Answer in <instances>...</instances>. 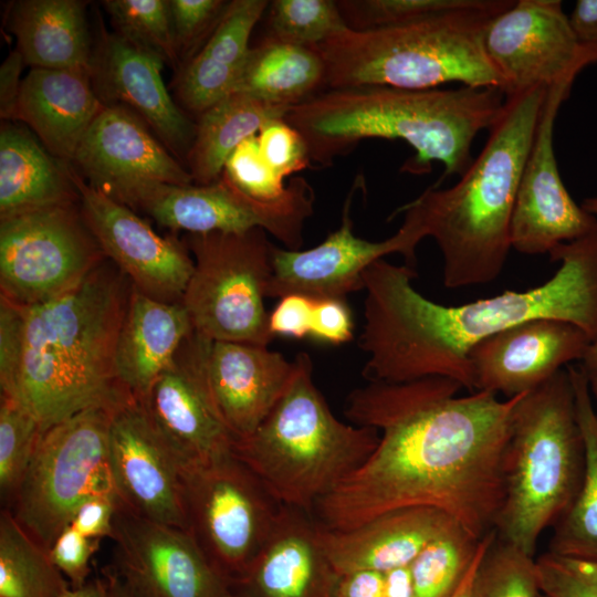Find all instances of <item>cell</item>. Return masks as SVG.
<instances>
[{"instance_id": "14", "label": "cell", "mask_w": 597, "mask_h": 597, "mask_svg": "<svg viewBox=\"0 0 597 597\" xmlns=\"http://www.w3.org/2000/svg\"><path fill=\"white\" fill-rule=\"evenodd\" d=\"M362 184L358 176L343 205L338 229L322 243L303 251L273 245L266 297L301 294L313 300H345L347 294L364 290V272L384 256L400 253L409 266L416 263V248L427 235L419 214L408 203L394 212H405V217L398 231L390 238L373 242L355 235L352 205Z\"/></svg>"}, {"instance_id": "60", "label": "cell", "mask_w": 597, "mask_h": 597, "mask_svg": "<svg viewBox=\"0 0 597 597\" xmlns=\"http://www.w3.org/2000/svg\"><path fill=\"white\" fill-rule=\"evenodd\" d=\"M227 597H248V596L240 593V591L235 593L234 589H231V591L229 593V595Z\"/></svg>"}, {"instance_id": "25", "label": "cell", "mask_w": 597, "mask_h": 597, "mask_svg": "<svg viewBox=\"0 0 597 597\" xmlns=\"http://www.w3.org/2000/svg\"><path fill=\"white\" fill-rule=\"evenodd\" d=\"M338 579L320 544L316 519L283 505L268 541L233 588L248 597H335Z\"/></svg>"}, {"instance_id": "1", "label": "cell", "mask_w": 597, "mask_h": 597, "mask_svg": "<svg viewBox=\"0 0 597 597\" xmlns=\"http://www.w3.org/2000/svg\"><path fill=\"white\" fill-rule=\"evenodd\" d=\"M444 377L369 381L353 390L345 416L379 432L373 453L318 501L313 516L331 530L384 513L433 507L478 540L494 530L504 494V453L521 395L459 397Z\"/></svg>"}, {"instance_id": "21", "label": "cell", "mask_w": 597, "mask_h": 597, "mask_svg": "<svg viewBox=\"0 0 597 597\" xmlns=\"http://www.w3.org/2000/svg\"><path fill=\"white\" fill-rule=\"evenodd\" d=\"M208 341L193 331L140 401L184 468L231 454L237 442L207 384Z\"/></svg>"}, {"instance_id": "45", "label": "cell", "mask_w": 597, "mask_h": 597, "mask_svg": "<svg viewBox=\"0 0 597 597\" xmlns=\"http://www.w3.org/2000/svg\"><path fill=\"white\" fill-rule=\"evenodd\" d=\"M256 139L263 158L283 179L311 164L303 136L285 118L266 124L256 135Z\"/></svg>"}, {"instance_id": "33", "label": "cell", "mask_w": 597, "mask_h": 597, "mask_svg": "<svg viewBox=\"0 0 597 597\" xmlns=\"http://www.w3.org/2000/svg\"><path fill=\"white\" fill-rule=\"evenodd\" d=\"M325 87V65L314 48L264 38L250 48L234 86L266 103L291 108Z\"/></svg>"}, {"instance_id": "41", "label": "cell", "mask_w": 597, "mask_h": 597, "mask_svg": "<svg viewBox=\"0 0 597 597\" xmlns=\"http://www.w3.org/2000/svg\"><path fill=\"white\" fill-rule=\"evenodd\" d=\"M503 0H342L341 13L353 31L397 27L431 15L464 9H484Z\"/></svg>"}, {"instance_id": "35", "label": "cell", "mask_w": 597, "mask_h": 597, "mask_svg": "<svg viewBox=\"0 0 597 597\" xmlns=\"http://www.w3.org/2000/svg\"><path fill=\"white\" fill-rule=\"evenodd\" d=\"M69 588L49 552L4 507L0 515V597H61Z\"/></svg>"}, {"instance_id": "46", "label": "cell", "mask_w": 597, "mask_h": 597, "mask_svg": "<svg viewBox=\"0 0 597 597\" xmlns=\"http://www.w3.org/2000/svg\"><path fill=\"white\" fill-rule=\"evenodd\" d=\"M98 545L100 540L86 537L69 524L56 536L49 554L70 586L80 587L87 582L90 563Z\"/></svg>"}, {"instance_id": "38", "label": "cell", "mask_w": 597, "mask_h": 597, "mask_svg": "<svg viewBox=\"0 0 597 597\" xmlns=\"http://www.w3.org/2000/svg\"><path fill=\"white\" fill-rule=\"evenodd\" d=\"M264 14L265 38L306 48L348 30L333 0H273Z\"/></svg>"}, {"instance_id": "59", "label": "cell", "mask_w": 597, "mask_h": 597, "mask_svg": "<svg viewBox=\"0 0 597 597\" xmlns=\"http://www.w3.org/2000/svg\"><path fill=\"white\" fill-rule=\"evenodd\" d=\"M584 370H585L586 376H587L588 386H589L591 397H594L597 400V368L584 369Z\"/></svg>"}, {"instance_id": "32", "label": "cell", "mask_w": 597, "mask_h": 597, "mask_svg": "<svg viewBox=\"0 0 597 597\" xmlns=\"http://www.w3.org/2000/svg\"><path fill=\"white\" fill-rule=\"evenodd\" d=\"M289 109L234 92L199 114L186 158L193 184L216 181L242 142L256 136L270 122L285 118Z\"/></svg>"}, {"instance_id": "29", "label": "cell", "mask_w": 597, "mask_h": 597, "mask_svg": "<svg viewBox=\"0 0 597 597\" xmlns=\"http://www.w3.org/2000/svg\"><path fill=\"white\" fill-rule=\"evenodd\" d=\"M268 0H232L199 52L177 72L179 104L197 115L233 93L250 51V36Z\"/></svg>"}, {"instance_id": "7", "label": "cell", "mask_w": 597, "mask_h": 597, "mask_svg": "<svg viewBox=\"0 0 597 597\" xmlns=\"http://www.w3.org/2000/svg\"><path fill=\"white\" fill-rule=\"evenodd\" d=\"M271 412L233 453L282 505L311 513L373 453L379 432L337 419L312 378L306 353Z\"/></svg>"}, {"instance_id": "15", "label": "cell", "mask_w": 597, "mask_h": 597, "mask_svg": "<svg viewBox=\"0 0 597 597\" xmlns=\"http://www.w3.org/2000/svg\"><path fill=\"white\" fill-rule=\"evenodd\" d=\"M484 48L505 97L551 87L597 63V45L577 40L559 0L514 1L490 20Z\"/></svg>"}, {"instance_id": "2", "label": "cell", "mask_w": 597, "mask_h": 597, "mask_svg": "<svg viewBox=\"0 0 597 597\" xmlns=\"http://www.w3.org/2000/svg\"><path fill=\"white\" fill-rule=\"evenodd\" d=\"M559 262L544 284L524 292L461 305H442L411 284L409 265L380 259L363 274L364 326L359 346L366 354L368 381L402 383L444 377L474 392L469 360L481 341L535 318L573 323L597 341V224L549 252Z\"/></svg>"}, {"instance_id": "34", "label": "cell", "mask_w": 597, "mask_h": 597, "mask_svg": "<svg viewBox=\"0 0 597 597\" xmlns=\"http://www.w3.org/2000/svg\"><path fill=\"white\" fill-rule=\"evenodd\" d=\"M572 378L578 422L585 444L583 481L574 501L555 523L548 553L597 562V412L585 370L567 366Z\"/></svg>"}, {"instance_id": "55", "label": "cell", "mask_w": 597, "mask_h": 597, "mask_svg": "<svg viewBox=\"0 0 597 597\" xmlns=\"http://www.w3.org/2000/svg\"><path fill=\"white\" fill-rule=\"evenodd\" d=\"M495 535H496V532L493 530L481 540L480 547L473 563L471 564L469 570L467 572L465 576L463 577L460 585L458 586V588L455 589V591L453 593L451 597H470L473 578H474L476 568L479 566V563L483 554L485 553L486 548L489 547L491 542L494 540Z\"/></svg>"}, {"instance_id": "37", "label": "cell", "mask_w": 597, "mask_h": 597, "mask_svg": "<svg viewBox=\"0 0 597 597\" xmlns=\"http://www.w3.org/2000/svg\"><path fill=\"white\" fill-rule=\"evenodd\" d=\"M114 33L158 55L177 72L180 61L174 36L169 0H105Z\"/></svg>"}, {"instance_id": "19", "label": "cell", "mask_w": 597, "mask_h": 597, "mask_svg": "<svg viewBox=\"0 0 597 597\" xmlns=\"http://www.w3.org/2000/svg\"><path fill=\"white\" fill-rule=\"evenodd\" d=\"M576 76L548 87L532 147L523 167L511 221V247L520 253H548L589 232L597 218L577 205L559 175L554 127Z\"/></svg>"}, {"instance_id": "5", "label": "cell", "mask_w": 597, "mask_h": 597, "mask_svg": "<svg viewBox=\"0 0 597 597\" xmlns=\"http://www.w3.org/2000/svg\"><path fill=\"white\" fill-rule=\"evenodd\" d=\"M548 87L505 97L479 156L449 188L429 187L408 202L443 258L448 289L484 284L502 272L511 247V221L524 164Z\"/></svg>"}, {"instance_id": "17", "label": "cell", "mask_w": 597, "mask_h": 597, "mask_svg": "<svg viewBox=\"0 0 597 597\" xmlns=\"http://www.w3.org/2000/svg\"><path fill=\"white\" fill-rule=\"evenodd\" d=\"M112 540L115 574L137 597H227L232 589L188 531L142 517L118 498Z\"/></svg>"}, {"instance_id": "13", "label": "cell", "mask_w": 597, "mask_h": 597, "mask_svg": "<svg viewBox=\"0 0 597 597\" xmlns=\"http://www.w3.org/2000/svg\"><path fill=\"white\" fill-rule=\"evenodd\" d=\"M314 202V189L303 177H294L280 198L261 200L240 190L222 171L208 185L156 186L140 198L135 211L148 214L160 227L187 233H240L259 228L296 251Z\"/></svg>"}, {"instance_id": "58", "label": "cell", "mask_w": 597, "mask_h": 597, "mask_svg": "<svg viewBox=\"0 0 597 597\" xmlns=\"http://www.w3.org/2000/svg\"><path fill=\"white\" fill-rule=\"evenodd\" d=\"M106 584L109 597H137L134 595L116 574H106Z\"/></svg>"}, {"instance_id": "28", "label": "cell", "mask_w": 597, "mask_h": 597, "mask_svg": "<svg viewBox=\"0 0 597 597\" xmlns=\"http://www.w3.org/2000/svg\"><path fill=\"white\" fill-rule=\"evenodd\" d=\"M192 332L181 302L155 300L132 285L115 349L117 378L130 396H147Z\"/></svg>"}, {"instance_id": "9", "label": "cell", "mask_w": 597, "mask_h": 597, "mask_svg": "<svg viewBox=\"0 0 597 597\" xmlns=\"http://www.w3.org/2000/svg\"><path fill=\"white\" fill-rule=\"evenodd\" d=\"M182 242L193 271L181 303L193 331L210 341L269 345L264 298L272 274V248L263 229L187 233Z\"/></svg>"}, {"instance_id": "44", "label": "cell", "mask_w": 597, "mask_h": 597, "mask_svg": "<svg viewBox=\"0 0 597 597\" xmlns=\"http://www.w3.org/2000/svg\"><path fill=\"white\" fill-rule=\"evenodd\" d=\"M541 593L546 597H597V562L546 552L536 559Z\"/></svg>"}, {"instance_id": "18", "label": "cell", "mask_w": 597, "mask_h": 597, "mask_svg": "<svg viewBox=\"0 0 597 597\" xmlns=\"http://www.w3.org/2000/svg\"><path fill=\"white\" fill-rule=\"evenodd\" d=\"M71 172L83 218L105 258L140 293L167 303L181 302L193 271L182 240L158 234L135 210L88 186L72 166Z\"/></svg>"}, {"instance_id": "31", "label": "cell", "mask_w": 597, "mask_h": 597, "mask_svg": "<svg viewBox=\"0 0 597 597\" xmlns=\"http://www.w3.org/2000/svg\"><path fill=\"white\" fill-rule=\"evenodd\" d=\"M86 1L21 0L9 17L17 49L27 65L40 69L87 70L94 51L86 19Z\"/></svg>"}, {"instance_id": "61", "label": "cell", "mask_w": 597, "mask_h": 597, "mask_svg": "<svg viewBox=\"0 0 597 597\" xmlns=\"http://www.w3.org/2000/svg\"><path fill=\"white\" fill-rule=\"evenodd\" d=\"M538 597H546V596L541 593Z\"/></svg>"}, {"instance_id": "36", "label": "cell", "mask_w": 597, "mask_h": 597, "mask_svg": "<svg viewBox=\"0 0 597 597\" xmlns=\"http://www.w3.org/2000/svg\"><path fill=\"white\" fill-rule=\"evenodd\" d=\"M481 540L455 524L431 541L409 565L415 597H451L473 563Z\"/></svg>"}, {"instance_id": "43", "label": "cell", "mask_w": 597, "mask_h": 597, "mask_svg": "<svg viewBox=\"0 0 597 597\" xmlns=\"http://www.w3.org/2000/svg\"><path fill=\"white\" fill-rule=\"evenodd\" d=\"M223 172L240 190L256 199H277L286 190L284 179L263 158L256 136L245 139L234 149Z\"/></svg>"}, {"instance_id": "47", "label": "cell", "mask_w": 597, "mask_h": 597, "mask_svg": "<svg viewBox=\"0 0 597 597\" xmlns=\"http://www.w3.org/2000/svg\"><path fill=\"white\" fill-rule=\"evenodd\" d=\"M23 307L0 296V386L9 394L14 385L22 354Z\"/></svg>"}, {"instance_id": "27", "label": "cell", "mask_w": 597, "mask_h": 597, "mask_svg": "<svg viewBox=\"0 0 597 597\" xmlns=\"http://www.w3.org/2000/svg\"><path fill=\"white\" fill-rule=\"evenodd\" d=\"M103 106L91 71L32 67L22 81L17 121L23 122L50 154L71 164Z\"/></svg>"}, {"instance_id": "4", "label": "cell", "mask_w": 597, "mask_h": 597, "mask_svg": "<svg viewBox=\"0 0 597 597\" xmlns=\"http://www.w3.org/2000/svg\"><path fill=\"white\" fill-rule=\"evenodd\" d=\"M132 283L105 260L82 283L23 307L22 354L8 396L46 430L91 408L116 409L134 398L122 386L115 349Z\"/></svg>"}, {"instance_id": "53", "label": "cell", "mask_w": 597, "mask_h": 597, "mask_svg": "<svg viewBox=\"0 0 597 597\" xmlns=\"http://www.w3.org/2000/svg\"><path fill=\"white\" fill-rule=\"evenodd\" d=\"M568 20L582 44L597 45V0L576 1Z\"/></svg>"}, {"instance_id": "6", "label": "cell", "mask_w": 597, "mask_h": 597, "mask_svg": "<svg viewBox=\"0 0 597 597\" xmlns=\"http://www.w3.org/2000/svg\"><path fill=\"white\" fill-rule=\"evenodd\" d=\"M464 9L410 23L367 30H346L314 46L325 65L329 90L388 86L432 90L447 83L493 87L501 78L484 48L490 20L512 6Z\"/></svg>"}, {"instance_id": "42", "label": "cell", "mask_w": 597, "mask_h": 597, "mask_svg": "<svg viewBox=\"0 0 597 597\" xmlns=\"http://www.w3.org/2000/svg\"><path fill=\"white\" fill-rule=\"evenodd\" d=\"M228 2L223 0H169L180 64L190 61L203 46L220 22Z\"/></svg>"}, {"instance_id": "10", "label": "cell", "mask_w": 597, "mask_h": 597, "mask_svg": "<svg viewBox=\"0 0 597 597\" xmlns=\"http://www.w3.org/2000/svg\"><path fill=\"white\" fill-rule=\"evenodd\" d=\"M112 409L91 408L43 431L9 509L44 549L90 496L117 495L108 463Z\"/></svg>"}, {"instance_id": "50", "label": "cell", "mask_w": 597, "mask_h": 597, "mask_svg": "<svg viewBox=\"0 0 597 597\" xmlns=\"http://www.w3.org/2000/svg\"><path fill=\"white\" fill-rule=\"evenodd\" d=\"M117 495H94L84 500L73 514L71 525L86 537L112 538Z\"/></svg>"}, {"instance_id": "52", "label": "cell", "mask_w": 597, "mask_h": 597, "mask_svg": "<svg viewBox=\"0 0 597 597\" xmlns=\"http://www.w3.org/2000/svg\"><path fill=\"white\" fill-rule=\"evenodd\" d=\"M384 573L359 570L339 576L335 597H381Z\"/></svg>"}, {"instance_id": "51", "label": "cell", "mask_w": 597, "mask_h": 597, "mask_svg": "<svg viewBox=\"0 0 597 597\" xmlns=\"http://www.w3.org/2000/svg\"><path fill=\"white\" fill-rule=\"evenodd\" d=\"M25 64L18 49L11 51L0 66V118L17 121L18 102L22 87L21 73Z\"/></svg>"}, {"instance_id": "56", "label": "cell", "mask_w": 597, "mask_h": 597, "mask_svg": "<svg viewBox=\"0 0 597 597\" xmlns=\"http://www.w3.org/2000/svg\"><path fill=\"white\" fill-rule=\"evenodd\" d=\"M61 597H109L106 580H87L80 587H71Z\"/></svg>"}, {"instance_id": "23", "label": "cell", "mask_w": 597, "mask_h": 597, "mask_svg": "<svg viewBox=\"0 0 597 597\" xmlns=\"http://www.w3.org/2000/svg\"><path fill=\"white\" fill-rule=\"evenodd\" d=\"M164 64L158 55L104 30L94 50L92 84L104 105L133 112L178 160L186 161L196 123L170 96L161 77Z\"/></svg>"}, {"instance_id": "39", "label": "cell", "mask_w": 597, "mask_h": 597, "mask_svg": "<svg viewBox=\"0 0 597 597\" xmlns=\"http://www.w3.org/2000/svg\"><path fill=\"white\" fill-rule=\"evenodd\" d=\"M43 431L27 408L1 395L0 495L4 507L10 505L22 483Z\"/></svg>"}, {"instance_id": "30", "label": "cell", "mask_w": 597, "mask_h": 597, "mask_svg": "<svg viewBox=\"0 0 597 597\" xmlns=\"http://www.w3.org/2000/svg\"><path fill=\"white\" fill-rule=\"evenodd\" d=\"M78 201L71 165L50 154L30 129L1 122L0 219Z\"/></svg>"}, {"instance_id": "3", "label": "cell", "mask_w": 597, "mask_h": 597, "mask_svg": "<svg viewBox=\"0 0 597 597\" xmlns=\"http://www.w3.org/2000/svg\"><path fill=\"white\" fill-rule=\"evenodd\" d=\"M505 104L493 87L405 90L363 86L329 90L289 109L285 121L303 136L311 163L332 166L364 139H400L415 151L402 166L428 174L434 161L442 177L461 176L473 161L472 144L490 129Z\"/></svg>"}, {"instance_id": "11", "label": "cell", "mask_w": 597, "mask_h": 597, "mask_svg": "<svg viewBox=\"0 0 597 597\" xmlns=\"http://www.w3.org/2000/svg\"><path fill=\"white\" fill-rule=\"evenodd\" d=\"M188 532L233 588L268 541L283 505L235 454L182 468Z\"/></svg>"}, {"instance_id": "20", "label": "cell", "mask_w": 597, "mask_h": 597, "mask_svg": "<svg viewBox=\"0 0 597 597\" xmlns=\"http://www.w3.org/2000/svg\"><path fill=\"white\" fill-rule=\"evenodd\" d=\"M108 463L124 506L142 517L188 531L184 467L135 398L113 410Z\"/></svg>"}, {"instance_id": "26", "label": "cell", "mask_w": 597, "mask_h": 597, "mask_svg": "<svg viewBox=\"0 0 597 597\" xmlns=\"http://www.w3.org/2000/svg\"><path fill=\"white\" fill-rule=\"evenodd\" d=\"M455 524L440 510L418 506L390 511L344 531L317 522V536L338 576L359 570L386 573L409 566L431 541Z\"/></svg>"}, {"instance_id": "16", "label": "cell", "mask_w": 597, "mask_h": 597, "mask_svg": "<svg viewBox=\"0 0 597 597\" xmlns=\"http://www.w3.org/2000/svg\"><path fill=\"white\" fill-rule=\"evenodd\" d=\"M92 188L135 210L159 185L193 184L188 169L133 112L104 105L71 163Z\"/></svg>"}, {"instance_id": "8", "label": "cell", "mask_w": 597, "mask_h": 597, "mask_svg": "<svg viewBox=\"0 0 597 597\" xmlns=\"http://www.w3.org/2000/svg\"><path fill=\"white\" fill-rule=\"evenodd\" d=\"M585 444L567 367L521 395L504 453V494L494 531L534 556L580 488Z\"/></svg>"}, {"instance_id": "49", "label": "cell", "mask_w": 597, "mask_h": 597, "mask_svg": "<svg viewBox=\"0 0 597 597\" xmlns=\"http://www.w3.org/2000/svg\"><path fill=\"white\" fill-rule=\"evenodd\" d=\"M313 298L301 294H289L280 298L269 313V329L275 336L303 338L311 333Z\"/></svg>"}, {"instance_id": "22", "label": "cell", "mask_w": 597, "mask_h": 597, "mask_svg": "<svg viewBox=\"0 0 597 597\" xmlns=\"http://www.w3.org/2000/svg\"><path fill=\"white\" fill-rule=\"evenodd\" d=\"M591 338L577 325L535 318L478 343L469 354L474 392L506 399L531 391L575 360H583Z\"/></svg>"}, {"instance_id": "12", "label": "cell", "mask_w": 597, "mask_h": 597, "mask_svg": "<svg viewBox=\"0 0 597 597\" xmlns=\"http://www.w3.org/2000/svg\"><path fill=\"white\" fill-rule=\"evenodd\" d=\"M105 260L80 201L0 219V296L17 305L67 293Z\"/></svg>"}, {"instance_id": "40", "label": "cell", "mask_w": 597, "mask_h": 597, "mask_svg": "<svg viewBox=\"0 0 597 597\" xmlns=\"http://www.w3.org/2000/svg\"><path fill=\"white\" fill-rule=\"evenodd\" d=\"M536 559L496 535L476 568L470 597H538Z\"/></svg>"}, {"instance_id": "57", "label": "cell", "mask_w": 597, "mask_h": 597, "mask_svg": "<svg viewBox=\"0 0 597 597\" xmlns=\"http://www.w3.org/2000/svg\"><path fill=\"white\" fill-rule=\"evenodd\" d=\"M580 206L588 213L597 218V196L585 198ZM579 365L584 369L597 368V341L589 346L584 359L582 360V364Z\"/></svg>"}, {"instance_id": "24", "label": "cell", "mask_w": 597, "mask_h": 597, "mask_svg": "<svg viewBox=\"0 0 597 597\" xmlns=\"http://www.w3.org/2000/svg\"><path fill=\"white\" fill-rule=\"evenodd\" d=\"M294 370L266 345L208 341L207 384L214 405L237 441L250 436L283 395Z\"/></svg>"}, {"instance_id": "54", "label": "cell", "mask_w": 597, "mask_h": 597, "mask_svg": "<svg viewBox=\"0 0 597 597\" xmlns=\"http://www.w3.org/2000/svg\"><path fill=\"white\" fill-rule=\"evenodd\" d=\"M381 597H415L409 566L384 573Z\"/></svg>"}, {"instance_id": "48", "label": "cell", "mask_w": 597, "mask_h": 597, "mask_svg": "<svg viewBox=\"0 0 597 597\" xmlns=\"http://www.w3.org/2000/svg\"><path fill=\"white\" fill-rule=\"evenodd\" d=\"M354 322L343 298L314 301L310 335L318 341L339 345L353 339Z\"/></svg>"}]
</instances>
